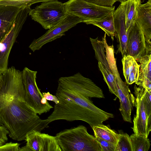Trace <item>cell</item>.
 <instances>
[{"label": "cell", "mask_w": 151, "mask_h": 151, "mask_svg": "<svg viewBox=\"0 0 151 151\" xmlns=\"http://www.w3.org/2000/svg\"><path fill=\"white\" fill-rule=\"evenodd\" d=\"M49 123L27 104L22 71L14 66L8 68L0 89V125L9 130L12 139L20 141L33 131L41 132Z\"/></svg>", "instance_id": "obj_1"}, {"label": "cell", "mask_w": 151, "mask_h": 151, "mask_svg": "<svg viewBox=\"0 0 151 151\" xmlns=\"http://www.w3.org/2000/svg\"><path fill=\"white\" fill-rule=\"evenodd\" d=\"M56 96L59 102L55 104L53 111L46 119L49 123L58 120H81L88 123L92 128L114 117L113 114L99 108L89 98L80 93H72L69 98Z\"/></svg>", "instance_id": "obj_2"}, {"label": "cell", "mask_w": 151, "mask_h": 151, "mask_svg": "<svg viewBox=\"0 0 151 151\" xmlns=\"http://www.w3.org/2000/svg\"><path fill=\"white\" fill-rule=\"evenodd\" d=\"M55 137L62 151H102L96 137L83 125L62 130Z\"/></svg>", "instance_id": "obj_3"}, {"label": "cell", "mask_w": 151, "mask_h": 151, "mask_svg": "<svg viewBox=\"0 0 151 151\" xmlns=\"http://www.w3.org/2000/svg\"><path fill=\"white\" fill-rule=\"evenodd\" d=\"M67 14L64 4L58 0L43 2L35 8L31 9L28 13L32 20L45 29L57 25Z\"/></svg>", "instance_id": "obj_4"}, {"label": "cell", "mask_w": 151, "mask_h": 151, "mask_svg": "<svg viewBox=\"0 0 151 151\" xmlns=\"http://www.w3.org/2000/svg\"><path fill=\"white\" fill-rule=\"evenodd\" d=\"M64 4L67 14L78 17L87 24L103 19L115 8V6H102L83 0H69Z\"/></svg>", "instance_id": "obj_5"}, {"label": "cell", "mask_w": 151, "mask_h": 151, "mask_svg": "<svg viewBox=\"0 0 151 151\" xmlns=\"http://www.w3.org/2000/svg\"><path fill=\"white\" fill-rule=\"evenodd\" d=\"M30 9L29 6L20 8L13 26L3 39L0 42V73L4 74L8 69V59L11 50Z\"/></svg>", "instance_id": "obj_6"}, {"label": "cell", "mask_w": 151, "mask_h": 151, "mask_svg": "<svg viewBox=\"0 0 151 151\" xmlns=\"http://www.w3.org/2000/svg\"><path fill=\"white\" fill-rule=\"evenodd\" d=\"M22 71L27 104L39 115L49 111L53 107L50 104H43L41 103V101L43 96L37 84V71L26 67Z\"/></svg>", "instance_id": "obj_7"}, {"label": "cell", "mask_w": 151, "mask_h": 151, "mask_svg": "<svg viewBox=\"0 0 151 151\" xmlns=\"http://www.w3.org/2000/svg\"><path fill=\"white\" fill-rule=\"evenodd\" d=\"M82 22V20L78 17L68 14L57 25L49 29L41 37L34 39L29 47L33 52L38 50L45 44L65 35L66 31Z\"/></svg>", "instance_id": "obj_8"}, {"label": "cell", "mask_w": 151, "mask_h": 151, "mask_svg": "<svg viewBox=\"0 0 151 151\" xmlns=\"http://www.w3.org/2000/svg\"><path fill=\"white\" fill-rule=\"evenodd\" d=\"M110 67L114 75L120 102L119 110L123 120L132 123L131 114L134 106L135 97L131 93L126 83L121 79L118 72L116 63H112Z\"/></svg>", "instance_id": "obj_9"}, {"label": "cell", "mask_w": 151, "mask_h": 151, "mask_svg": "<svg viewBox=\"0 0 151 151\" xmlns=\"http://www.w3.org/2000/svg\"><path fill=\"white\" fill-rule=\"evenodd\" d=\"M151 53V47L148 45L141 29L135 22L128 33L127 55L137 61Z\"/></svg>", "instance_id": "obj_10"}, {"label": "cell", "mask_w": 151, "mask_h": 151, "mask_svg": "<svg viewBox=\"0 0 151 151\" xmlns=\"http://www.w3.org/2000/svg\"><path fill=\"white\" fill-rule=\"evenodd\" d=\"M25 146L19 151H62L55 136L34 131L27 134Z\"/></svg>", "instance_id": "obj_11"}, {"label": "cell", "mask_w": 151, "mask_h": 151, "mask_svg": "<svg viewBox=\"0 0 151 151\" xmlns=\"http://www.w3.org/2000/svg\"><path fill=\"white\" fill-rule=\"evenodd\" d=\"M135 96L134 106L136 109V114L133 119V126L131 128L134 133L148 137L150 132L147 122V116L144 104V96L145 89L136 85L134 86Z\"/></svg>", "instance_id": "obj_12"}, {"label": "cell", "mask_w": 151, "mask_h": 151, "mask_svg": "<svg viewBox=\"0 0 151 151\" xmlns=\"http://www.w3.org/2000/svg\"><path fill=\"white\" fill-rule=\"evenodd\" d=\"M125 1L121 3L113 13L115 36L119 44L118 51L122 57L127 55L128 33L125 23Z\"/></svg>", "instance_id": "obj_13"}, {"label": "cell", "mask_w": 151, "mask_h": 151, "mask_svg": "<svg viewBox=\"0 0 151 151\" xmlns=\"http://www.w3.org/2000/svg\"><path fill=\"white\" fill-rule=\"evenodd\" d=\"M135 22L143 32L148 45L151 47V0L138 6Z\"/></svg>", "instance_id": "obj_14"}, {"label": "cell", "mask_w": 151, "mask_h": 151, "mask_svg": "<svg viewBox=\"0 0 151 151\" xmlns=\"http://www.w3.org/2000/svg\"><path fill=\"white\" fill-rule=\"evenodd\" d=\"M19 9L13 6L0 5V42L13 26Z\"/></svg>", "instance_id": "obj_15"}, {"label": "cell", "mask_w": 151, "mask_h": 151, "mask_svg": "<svg viewBox=\"0 0 151 151\" xmlns=\"http://www.w3.org/2000/svg\"><path fill=\"white\" fill-rule=\"evenodd\" d=\"M137 62L140 63L139 72L138 80L135 83L143 87L151 93V53Z\"/></svg>", "instance_id": "obj_16"}, {"label": "cell", "mask_w": 151, "mask_h": 151, "mask_svg": "<svg viewBox=\"0 0 151 151\" xmlns=\"http://www.w3.org/2000/svg\"><path fill=\"white\" fill-rule=\"evenodd\" d=\"M122 57V63L123 75L127 83L132 84L135 83L138 80L139 65L130 55H125Z\"/></svg>", "instance_id": "obj_17"}, {"label": "cell", "mask_w": 151, "mask_h": 151, "mask_svg": "<svg viewBox=\"0 0 151 151\" xmlns=\"http://www.w3.org/2000/svg\"><path fill=\"white\" fill-rule=\"evenodd\" d=\"M92 129L96 137L100 138L116 146L119 138V134L111 129L108 126L100 124L93 126Z\"/></svg>", "instance_id": "obj_18"}, {"label": "cell", "mask_w": 151, "mask_h": 151, "mask_svg": "<svg viewBox=\"0 0 151 151\" xmlns=\"http://www.w3.org/2000/svg\"><path fill=\"white\" fill-rule=\"evenodd\" d=\"M141 3V0H127L125 1V19L126 31L127 33L135 22L137 9Z\"/></svg>", "instance_id": "obj_19"}, {"label": "cell", "mask_w": 151, "mask_h": 151, "mask_svg": "<svg viewBox=\"0 0 151 151\" xmlns=\"http://www.w3.org/2000/svg\"><path fill=\"white\" fill-rule=\"evenodd\" d=\"M113 13L114 12H112L103 19L91 22L89 24H93L101 29L108 36L111 37L112 40H114L115 34Z\"/></svg>", "instance_id": "obj_20"}, {"label": "cell", "mask_w": 151, "mask_h": 151, "mask_svg": "<svg viewBox=\"0 0 151 151\" xmlns=\"http://www.w3.org/2000/svg\"><path fill=\"white\" fill-rule=\"evenodd\" d=\"M133 151H148L150 145V139L144 136L135 133L130 136Z\"/></svg>", "instance_id": "obj_21"}, {"label": "cell", "mask_w": 151, "mask_h": 151, "mask_svg": "<svg viewBox=\"0 0 151 151\" xmlns=\"http://www.w3.org/2000/svg\"><path fill=\"white\" fill-rule=\"evenodd\" d=\"M120 136L115 151H133L130 136L127 133L119 132Z\"/></svg>", "instance_id": "obj_22"}, {"label": "cell", "mask_w": 151, "mask_h": 151, "mask_svg": "<svg viewBox=\"0 0 151 151\" xmlns=\"http://www.w3.org/2000/svg\"><path fill=\"white\" fill-rule=\"evenodd\" d=\"M144 100L147 127L149 130L150 132L151 131V93H149L145 90L144 93Z\"/></svg>", "instance_id": "obj_23"}, {"label": "cell", "mask_w": 151, "mask_h": 151, "mask_svg": "<svg viewBox=\"0 0 151 151\" xmlns=\"http://www.w3.org/2000/svg\"><path fill=\"white\" fill-rule=\"evenodd\" d=\"M100 143L102 151H115L116 145L99 137H96Z\"/></svg>", "instance_id": "obj_24"}, {"label": "cell", "mask_w": 151, "mask_h": 151, "mask_svg": "<svg viewBox=\"0 0 151 151\" xmlns=\"http://www.w3.org/2000/svg\"><path fill=\"white\" fill-rule=\"evenodd\" d=\"M87 2L104 6L112 7L117 0H83Z\"/></svg>", "instance_id": "obj_25"}, {"label": "cell", "mask_w": 151, "mask_h": 151, "mask_svg": "<svg viewBox=\"0 0 151 151\" xmlns=\"http://www.w3.org/2000/svg\"><path fill=\"white\" fill-rule=\"evenodd\" d=\"M9 131L3 125H0V146L6 143L8 140L7 135L9 134Z\"/></svg>", "instance_id": "obj_26"}, {"label": "cell", "mask_w": 151, "mask_h": 151, "mask_svg": "<svg viewBox=\"0 0 151 151\" xmlns=\"http://www.w3.org/2000/svg\"><path fill=\"white\" fill-rule=\"evenodd\" d=\"M42 94L43 96L47 100L53 101L55 104H57L59 103V100L56 96L52 95L49 92L47 93L43 92Z\"/></svg>", "instance_id": "obj_27"}, {"label": "cell", "mask_w": 151, "mask_h": 151, "mask_svg": "<svg viewBox=\"0 0 151 151\" xmlns=\"http://www.w3.org/2000/svg\"><path fill=\"white\" fill-rule=\"evenodd\" d=\"M3 81V74L0 73V89H1Z\"/></svg>", "instance_id": "obj_28"}, {"label": "cell", "mask_w": 151, "mask_h": 151, "mask_svg": "<svg viewBox=\"0 0 151 151\" xmlns=\"http://www.w3.org/2000/svg\"><path fill=\"white\" fill-rule=\"evenodd\" d=\"M127 0H117V1L120 2L121 3L124 2Z\"/></svg>", "instance_id": "obj_29"}, {"label": "cell", "mask_w": 151, "mask_h": 151, "mask_svg": "<svg viewBox=\"0 0 151 151\" xmlns=\"http://www.w3.org/2000/svg\"><path fill=\"white\" fill-rule=\"evenodd\" d=\"M0 148H1V146H0Z\"/></svg>", "instance_id": "obj_30"}, {"label": "cell", "mask_w": 151, "mask_h": 151, "mask_svg": "<svg viewBox=\"0 0 151 151\" xmlns=\"http://www.w3.org/2000/svg\"></svg>", "instance_id": "obj_31"}]
</instances>
